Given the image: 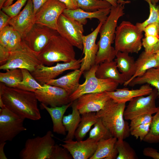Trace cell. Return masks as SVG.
<instances>
[{
  "instance_id": "603a6c76",
  "label": "cell",
  "mask_w": 159,
  "mask_h": 159,
  "mask_svg": "<svg viewBox=\"0 0 159 159\" xmlns=\"http://www.w3.org/2000/svg\"><path fill=\"white\" fill-rule=\"evenodd\" d=\"M95 75L98 78L112 79L120 85L126 82L124 76L119 72L115 60L106 61L98 64Z\"/></svg>"
},
{
  "instance_id": "83f0119b",
  "label": "cell",
  "mask_w": 159,
  "mask_h": 159,
  "mask_svg": "<svg viewBox=\"0 0 159 159\" xmlns=\"http://www.w3.org/2000/svg\"><path fill=\"white\" fill-rule=\"evenodd\" d=\"M77 100L72 102V113L63 117V123L66 131L67 132L64 140H73L75 137V131L81 121V114L77 107Z\"/></svg>"
},
{
  "instance_id": "e575fe53",
  "label": "cell",
  "mask_w": 159,
  "mask_h": 159,
  "mask_svg": "<svg viewBox=\"0 0 159 159\" xmlns=\"http://www.w3.org/2000/svg\"><path fill=\"white\" fill-rule=\"evenodd\" d=\"M112 137L110 132L103 123L101 119L99 118L94 125V127L90 130L88 138L93 139L98 142L102 139H107Z\"/></svg>"
},
{
  "instance_id": "f35d334b",
  "label": "cell",
  "mask_w": 159,
  "mask_h": 159,
  "mask_svg": "<svg viewBox=\"0 0 159 159\" xmlns=\"http://www.w3.org/2000/svg\"><path fill=\"white\" fill-rule=\"evenodd\" d=\"M22 40L20 33L14 29L11 34L6 48L9 52L14 51L21 47Z\"/></svg>"
},
{
  "instance_id": "7bdbcfd3",
  "label": "cell",
  "mask_w": 159,
  "mask_h": 159,
  "mask_svg": "<svg viewBox=\"0 0 159 159\" xmlns=\"http://www.w3.org/2000/svg\"><path fill=\"white\" fill-rule=\"evenodd\" d=\"M14 30L13 27L8 24L0 30V45L6 47Z\"/></svg>"
},
{
  "instance_id": "1f68e13d",
  "label": "cell",
  "mask_w": 159,
  "mask_h": 159,
  "mask_svg": "<svg viewBox=\"0 0 159 159\" xmlns=\"http://www.w3.org/2000/svg\"><path fill=\"white\" fill-rule=\"evenodd\" d=\"M23 78L18 88L34 92L37 90L43 88V85H41L34 77L28 70L21 69Z\"/></svg>"
},
{
  "instance_id": "f907efd6",
  "label": "cell",
  "mask_w": 159,
  "mask_h": 159,
  "mask_svg": "<svg viewBox=\"0 0 159 159\" xmlns=\"http://www.w3.org/2000/svg\"><path fill=\"white\" fill-rule=\"evenodd\" d=\"M33 5L34 12L35 14L38 9L48 0H32Z\"/></svg>"
},
{
  "instance_id": "680465c9",
  "label": "cell",
  "mask_w": 159,
  "mask_h": 159,
  "mask_svg": "<svg viewBox=\"0 0 159 159\" xmlns=\"http://www.w3.org/2000/svg\"><path fill=\"white\" fill-rule=\"evenodd\" d=\"M130 1H124V0H118L117 1V3H129Z\"/></svg>"
},
{
  "instance_id": "74e56055",
  "label": "cell",
  "mask_w": 159,
  "mask_h": 159,
  "mask_svg": "<svg viewBox=\"0 0 159 159\" xmlns=\"http://www.w3.org/2000/svg\"><path fill=\"white\" fill-rule=\"evenodd\" d=\"M28 0H17L14 4L7 7H3L1 10L11 18L17 15L21 11L22 7Z\"/></svg>"
},
{
  "instance_id": "ba28073f",
  "label": "cell",
  "mask_w": 159,
  "mask_h": 159,
  "mask_svg": "<svg viewBox=\"0 0 159 159\" xmlns=\"http://www.w3.org/2000/svg\"><path fill=\"white\" fill-rule=\"evenodd\" d=\"M41 63L37 55L22 40L21 47L10 52L7 60L4 64L0 66V69L6 70L14 69H25L32 72Z\"/></svg>"
},
{
  "instance_id": "9a60e30c",
  "label": "cell",
  "mask_w": 159,
  "mask_h": 159,
  "mask_svg": "<svg viewBox=\"0 0 159 159\" xmlns=\"http://www.w3.org/2000/svg\"><path fill=\"white\" fill-rule=\"evenodd\" d=\"M44 87L34 92L38 100L50 107L60 106L71 102L69 95L63 88L45 84Z\"/></svg>"
},
{
  "instance_id": "f6af8a7d",
  "label": "cell",
  "mask_w": 159,
  "mask_h": 159,
  "mask_svg": "<svg viewBox=\"0 0 159 159\" xmlns=\"http://www.w3.org/2000/svg\"><path fill=\"white\" fill-rule=\"evenodd\" d=\"M145 36H152L159 38V24L153 23L147 25L144 29Z\"/></svg>"
},
{
  "instance_id": "d6986e66",
  "label": "cell",
  "mask_w": 159,
  "mask_h": 159,
  "mask_svg": "<svg viewBox=\"0 0 159 159\" xmlns=\"http://www.w3.org/2000/svg\"><path fill=\"white\" fill-rule=\"evenodd\" d=\"M60 145L66 148L74 159H90L95 153L98 142L87 138L85 140H64Z\"/></svg>"
},
{
  "instance_id": "bcb514c9",
  "label": "cell",
  "mask_w": 159,
  "mask_h": 159,
  "mask_svg": "<svg viewBox=\"0 0 159 159\" xmlns=\"http://www.w3.org/2000/svg\"><path fill=\"white\" fill-rule=\"evenodd\" d=\"M143 154L145 156L154 159H159V153L155 149L151 147H146L143 150Z\"/></svg>"
},
{
  "instance_id": "ab89813d",
  "label": "cell",
  "mask_w": 159,
  "mask_h": 159,
  "mask_svg": "<svg viewBox=\"0 0 159 159\" xmlns=\"http://www.w3.org/2000/svg\"><path fill=\"white\" fill-rule=\"evenodd\" d=\"M72 159V156L66 148L55 144L52 148L50 159Z\"/></svg>"
},
{
  "instance_id": "8d00e7d4",
  "label": "cell",
  "mask_w": 159,
  "mask_h": 159,
  "mask_svg": "<svg viewBox=\"0 0 159 159\" xmlns=\"http://www.w3.org/2000/svg\"><path fill=\"white\" fill-rule=\"evenodd\" d=\"M149 5L150 14L148 18L142 23H137L136 25L143 32L144 28L148 24L153 23L159 24V5L153 4L150 0H144Z\"/></svg>"
},
{
  "instance_id": "9c48e42d",
  "label": "cell",
  "mask_w": 159,
  "mask_h": 159,
  "mask_svg": "<svg viewBox=\"0 0 159 159\" xmlns=\"http://www.w3.org/2000/svg\"><path fill=\"white\" fill-rule=\"evenodd\" d=\"M159 95L157 90L155 88L146 97L140 96L132 99L125 109V119L131 120L140 116L155 113L158 109L155 101Z\"/></svg>"
},
{
  "instance_id": "d4e9b609",
  "label": "cell",
  "mask_w": 159,
  "mask_h": 159,
  "mask_svg": "<svg viewBox=\"0 0 159 159\" xmlns=\"http://www.w3.org/2000/svg\"><path fill=\"white\" fill-rule=\"evenodd\" d=\"M117 140L116 138L112 137L99 141L95 153L89 159H116L118 154L115 147Z\"/></svg>"
},
{
  "instance_id": "60d3db41",
  "label": "cell",
  "mask_w": 159,
  "mask_h": 159,
  "mask_svg": "<svg viewBox=\"0 0 159 159\" xmlns=\"http://www.w3.org/2000/svg\"><path fill=\"white\" fill-rule=\"evenodd\" d=\"M150 123L139 125L130 128V134L136 139L139 138L140 140H143L149 131Z\"/></svg>"
},
{
  "instance_id": "4fadbf2b",
  "label": "cell",
  "mask_w": 159,
  "mask_h": 159,
  "mask_svg": "<svg viewBox=\"0 0 159 159\" xmlns=\"http://www.w3.org/2000/svg\"><path fill=\"white\" fill-rule=\"evenodd\" d=\"M82 61V58L67 63H57L55 66H52L41 63L31 73L36 80L43 85L66 70L80 69Z\"/></svg>"
},
{
  "instance_id": "ffe728a7",
  "label": "cell",
  "mask_w": 159,
  "mask_h": 159,
  "mask_svg": "<svg viewBox=\"0 0 159 159\" xmlns=\"http://www.w3.org/2000/svg\"><path fill=\"white\" fill-rule=\"evenodd\" d=\"M110 9L107 8L94 11H86L80 8L73 10L66 9L63 13L68 17L77 21L83 25L87 24V19H97L100 22L103 24L110 13Z\"/></svg>"
},
{
  "instance_id": "cb8c5ba5",
  "label": "cell",
  "mask_w": 159,
  "mask_h": 159,
  "mask_svg": "<svg viewBox=\"0 0 159 159\" xmlns=\"http://www.w3.org/2000/svg\"><path fill=\"white\" fill-rule=\"evenodd\" d=\"M72 102L60 106L49 107L41 103L42 108L45 109L49 114L53 123V131L54 132L64 135H66V131L63 123L64 114Z\"/></svg>"
},
{
  "instance_id": "f546056e",
  "label": "cell",
  "mask_w": 159,
  "mask_h": 159,
  "mask_svg": "<svg viewBox=\"0 0 159 159\" xmlns=\"http://www.w3.org/2000/svg\"><path fill=\"white\" fill-rule=\"evenodd\" d=\"M145 84L150 85L156 89L159 94V70L153 68L141 76L134 78L128 84L131 87Z\"/></svg>"
},
{
  "instance_id": "b9f144b4",
  "label": "cell",
  "mask_w": 159,
  "mask_h": 159,
  "mask_svg": "<svg viewBox=\"0 0 159 159\" xmlns=\"http://www.w3.org/2000/svg\"><path fill=\"white\" fill-rule=\"evenodd\" d=\"M159 38L152 36H147L142 39V46L145 51L148 54H152L154 47L158 42Z\"/></svg>"
},
{
  "instance_id": "c3c4849f",
  "label": "cell",
  "mask_w": 159,
  "mask_h": 159,
  "mask_svg": "<svg viewBox=\"0 0 159 159\" xmlns=\"http://www.w3.org/2000/svg\"><path fill=\"white\" fill-rule=\"evenodd\" d=\"M11 17L3 11H0V30L8 25V22Z\"/></svg>"
},
{
  "instance_id": "681fc988",
  "label": "cell",
  "mask_w": 159,
  "mask_h": 159,
  "mask_svg": "<svg viewBox=\"0 0 159 159\" xmlns=\"http://www.w3.org/2000/svg\"><path fill=\"white\" fill-rule=\"evenodd\" d=\"M64 3L69 9H75L79 8L77 0H58Z\"/></svg>"
},
{
  "instance_id": "f5cc1de1",
  "label": "cell",
  "mask_w": 159,
  "mask_h": 159,
  "mask_svg": "<svg viewBox=\"0 0 159 159\" xmlns=\"http://www.w3.org/2000/svg\"><path fill=\"white\" fill-rule=\"evenodd\" d=\"M158 52H159V38L158 42L154 47L153 51V53H155Z\"/></svg>"
},
{
  "instance_id": "db71d44e",
  "label": "cell",
  "mask_w": 159,
  "mask_h": 159,
  "mask_svg": "<svg viewBox=\"0 0 159 159\" xmlns=\"http://www.w3.org/2000/svg\"><path fill=\"white\" fill-rule=\"evenodd\" d=\"M109 2L112 6H115L117 4L118 0H105Z\"/></svg>"
},
{
  "instance_id": "d6a6232c",
  "label": "cell",
  "mask_w": 159,
  "mask_h": 159,
  "mask_svg": "<svg viewBox=\"0 0 159 159\" xmlns=\"http://www.w3.org/2000/svg\"><path fill=\"white\" fill-rule=\"evenodd\" d=\"M77 1L79 8L88 11L110 8L112 6L105 0H77Z\"/></svg>"
},
{
  "instance_id": "7c38bea8",
  "label": "cell",
  "mask_w": 159,
  "mask_h": 159,
  "mask_svg": "<svg viewBox=\"0 0 159 159\" xmlns=\"http://www.w3.org/2000/svg\"><path fill=\"white\" fill-rule=\"evenodd\" d=\"M66 9V6L58 0H48L35 14V23L57 30L59 17Z\"/></svg>"
},
{
  "instance_id": "7402d4cb",
  "label": "cell",
  "mask_w": 159,
  "mask_h": 159,
  "mask_svg": "<svg viewBox=\"0 0 159 159\" xmlns=\"http://www.w3.org/2000/svg\"><path fill=\"white\" fill-rule=\"evenodd\" d=\"M83 73L80 69L74 70L58 78L51 80L46 84L60 87L70 95L78 87L80 79Z\"/></svg>"
},
{
  "instance_id": "44dd1931",
  "label": "cell",
  "mask_w": 159,
  "mask_h": 159,
  "mask_svg": "<svg viewBox=\"0 0 159 159\" xmlns=\"http://www.w3.org/2000/svg\"><path fill=\"white\" fill-rule=\"evenodd\" d=\"M153 89L150 85L145 84L138 89L129 90L127 89H117L112 92H106L110 98L118 103H126L133 98L140 96L150 94Z\"/></svg>"
},
{
  "instance_id": "4316f807",
  "label": "cell",
  "mask_w": 159,
  "mask_h": 159,
  "mask_svg": "<svg viewBox=\"0 0 159 159\" xmlns=\"http://www.w3.org/2000/svg\"><path fill=\"white\" fill-rule=\"evenodd\" d=\"M129 54L118 52L115 59L119 71L124 76L126 81L132 77L135 71V61Z\"/></svg>"
},
{
  "instance_id": "52a82bcc",
  "label": "cell",
  "mask_w": 159,
  "mask_h": 159,
  "mask_svg": "<svg viewBox=\"0 0 159 159\" xmlns=\"http://www.w3.org/2000/svg\"><path fill=\"white\" fill-rule=\"evenodd\" d=\"M55 145L53 135L48 131L42 136L27 139L19 153L21 159H50L52 149Z\"/></svg>"
},
{
  "instance_id": "8fae6325",
  "label": "cell",
  "mask_w": 159,
  "mask_h": 159,
  "mask_svg": "<svg viewBox=\"0 0 159 159\" xmlns=\"http://www.w3.org/2000/svg\"><path fill=\"white\" fill-rule=\"evenodd\" d=\"M57 31L60 35L67 40L73 46L83 50L82 37L84 30L82 24L68 17L63 13L58 19Z\"/></svg>"
},
{
  "instance_id": "5b68a950",
  "label": "cell",
  "mask_w": 159,
  "mask_h": 159,
  "mask_svg": "<svg viewBox=\"0 0 159 159\" xmlns=\"http://www.w3.org/2000/svg\"><path fill=\"white\" fill-rule=\"evenodd\" d=\"M143 31L128 21H123L117 27L114 40L116 52L138 53L142 46Z\"/></svg>"
},
{
  "instance_id": "30bf717a",
  "label": "cell",
  "mask_w": 159,
  "mask_h": 159,
  "mask_svg": "<svg viewBox=\"0 0 159 159\" xmlns=\"http://www.w3.org/2000/svg\"><path fill=\"white\" fill-rule=\"evenodd\" d=\"M25 119L6 107L0 109V143L11 141L26 129L24 125Z\"/></svg>"
},
{
  "instance_id": "ee69618b",
  "label": "cell",
  "mask_w": 159,
  "mask_h": 159,
  "mask_svg": "<svg viewBox=\"0 0 159 159\" xmlns=\"http://www.w3.org/2000/svg\"><path fill=\"white\" fill-rule=\"evenodd\" d=\"M152 114H147L139 116L131 120L129 125L130 128L138 125L150 123L152 117Z\"/></svg>"
},
{
  "instance_id": "e0dca14e",
  "label": "cell",
  "mask_w": 159,
  "mask_h": 159,
  "mask_svg": "<svg viewBox=\"0 0 159 159\" xmlns=\"http://www.w3.org/2000/svg\"><path fill=\"white\" fill-rule=\"evenodd\" d=\"M35 15L32 0H28L23 10L15 16L11 18L8 24L18 32L22 39L35 24Z\"/></svg>"
},
{
  "instance_id": "7a4b0ae2",
  "label": "cell",
  "mask_w": 159,
  "mask_h": 159,
  "mask_svg": "<svg viewBox=\"0 0 159 159\" xmlns=\"http://www.w3.org/2000/svg\"><path fill=\"white\" fill-rule=\"evenodd\" d=\"M125 4L120 3L115 6H112L107 19L100 28V39L97 43L99 48L95 60L96 64L106 61H112L115 57L117 52L112 44L114 42L117 21L125 14Z\"/></svg>"
},
{
  "instance_id": "484cf974",
  "label": "cell",
  "mask_w": 159,
  "mask_h": 159,
  "mask_svg": "<svg viewBox=\"0 0 159 159\" xmlns=\"http://www.w3.org/2000/svg\"><path fill=\"white\" fill-rule=\"evenodd\" d=\"M158 64L155 53L148 54L145 51L143 52L135 61V71L132 77L123 84L124 86L134 78L141 76L149 69L156 68Z\"/></svg>"
},
{
  "instance_id": "d590c367",
  "label": "cell",
  "mask_w": 159,
  "mask_h": 159,
  "mask_svg": "<svg viewBox=\"0 0 159 159\" xmlns=\"http://www.w3.org/2000/svg\"><path fill=\"white\" fill-rule=\"evenodd\" d=\"M155 114L152 116L149 131L143 141L152 143L159 142V106Z\"/></svg>"
},
{
  "instance_id": "91938a15",
  "label": "cell",
  "mask_w": 159,
  "mask_h": 159,
  "mask_svg": "<svg viewBox=\"0 0 159 159\" xmlns=\"http://www.w3.org/2000/svg\"><path fill=\"white\" fill-rule=\"evenodd\" d=\"M152 3L153 4H156L159 1V0H150Z\"/></svg>"
},
{
  "instance_id": "816d5d0a",
  "label": "cell",
  "mask_w": 159,
  "mask_h": 159,
  "mask_svg": "<svg viewBox=\"0 0 159 159\" xmlns=\"http://www.w3.org/2000/svg\"><path fill=\"white\" fill-rule=\"evenodd\" d=\"M6 142L0 143V159H7L6 157L4 151V148L6 144Z\"/></svg>"
},
{
  "instance_id": "3957f363",
  "label": "cell",
  "mask_w": 159,
  "mask_h": 159,
  "mask_svg": "<svg viewBox=\"0 0 159 159\" xmlns=\"http://www.w3.org/2000/svg\"><path fill=\"white\" fill-rule=\"evenodd\" d=\"M125 103L117 102L111 99L96 113L112 136L118 140H124L130 134L129 125L124 117Z\"/></svg>"
},
{
  "instance_id": "836d02e7",
  "label": "cell",
  "mask_w": 159,
  "mask_h": 159,
  "mask_svg": "<svg viewBox=\"0 0 159 159\" xmlns=\"http://www.w3.org/2000/svg\"><path fill=\"white\" fill-rule=\"evenodd\" d=\"M115 147L118 153L117 159H138L134 149L124 140L117 139Z\"/></svg>"
},
{
  "instance_id": "277c9868",
  "label": "cell",
  "mask_w": 159,
  "mask_h": 159,
  "mask_svg": "<svg viewBox=\"0 0 159 159\" xmlns=\"http://www.w3.org/2000/svg\"><path fill=\"white\" fill-rule=\"evenodd\" d=\"M73 46L59 34L54 35L37 55L43 64L50 66L54 63H67L76 59Z\"/></svg>"
},
{
  "instance_id": "4dcf8cb0",
  "label": "cell",
  "mask_w": 159,
  "mask_h": 159,
  "mask_svg": "<svg viewBox=\"0 0 159 159\" xmlns=\"http://www.w3.org/2000/svg\"><path fill=\"white\" fill-rule=\"evenodd\" d=\"M21 69H8L5 72L0 73V81L7 87L18 88L22 81Z\"/></svg>"
},
{
  "instance_id": "6f0895ef",
  "label": "cell",
  "mask_w": 159,
  "mask_h": 159,
  "mask_svg": "<svg viewBox=\"0 0 159 159\" xmlns=\"http://www.w3.org/2000/svg\"><path fill=\"white\" fill-rule=\"evenodd\" d=\"M7 0H0V10L3 7L4 4Z\"/></svg>"
},
{
  "instance_id": "7dc6e473",
  "label": "cell",
  "mask_w": 159,
  "mask_h": 159,
  "mask_svg": "<svg viewBox=\"0 0 159 159\" xmlns=\"http://www.w3.org/2000/svg\"><path fill=\"white\" fill-rule=\"evenodd\" d=\"M9 52L6 47L0 45V66L4 64L7 60L10 55Z\"/></svg>"
},
{
  "instance_id": "9f6ffc18",
  "label": "cell",
  "mask_w": 159,
  "mask_h": 159,
  "mask_svg": "<svg viewBox=\"0 0 159 159\" xmlns=\"http://www.w3.org/2000/svg\"><path fill=\"white\" fill-rule=\"evenodd\" d=\"M156 59L158 61V64L156 68L159 70V52L155 53Z\"/></svg>"
},
{
  "instance_id": "ac0fdd59",
  "label": "cell",
  "mask_w": 159,
  "mask_h": 159,
  "mask_svg": "<svg viewBox=\"0 0 159 159\" xmlns=\"http://www.w3.org/2000/svg\"><path fill=\"white\" fill-rule=\"evenodd\" d=\"M110 99L106 92L85 94L77 99V107L81 115L97 112L103 109Z\"/></svg>"
},
{
  "instance_id": "2e32d148",
  "label": "cell",
  "mask_w": 159,
  "mask_h": 159,
  "mask_svg": "<svg viewBox=\"0 0 159 159\" xmlns=\"http://www.w3.org/2000/svg\"><path fill=\"white\" fill-rule=\"evenodd\" d=\"M102 23L100 22L96 29L91 33L82 37L83 54L80 70L83 73L89 70L95 64V60L99 47L96 41Z\"/></svg>"
},
{
  "instance_id": "11a10c76",
  "label": "cell",
  "mask_w": 159,
  "mask_h": 159,
  "mask_svg": "<svg viewBox=\"0 0 159 159\" xmlns=\"http://www.w3.org/2000/svg\"><path fill=\"white\" fill-rule=\"evenodd\" d=\"M14 0H7L4 4L3 7H7L10 5L13 4Z\"/></svg>"
},
{
  "instance_id": "8992f818",
  "label": "cell",
  "mask_w": 159,
  "mask_h": 159,
  "mask_svg": "<svg viewBox=\"0 0 159 159\" xmlns=\"http://www.w3.org/2000/svg\"><path fill=\"white\" fill-rule=\"evenodd\" d=\"M98 65L95 64L89 70L84 72L85 81L83 84H80L76 90L69 95L71 102L85 94L112 92L117 89L119 84L116 81L110 79L98 78L96 76Z\"/></svg>"
},
{
  "instance_id": "5bb4252c",
  "label": "cell",
  "mask_w": 159,
  "mask_h": 159,
  "mask_svg": "<svg viewBox=\"0 0 159 159\" xmlns=\"http://www.w3.org/2000/svg\"><path fill=\"white\" fill-rule=\"evenodd\" d=\"M57 31L47 26L35 23L22 39L37 55L41 52Z\"/></svg>"
},
{
  "instance_id": "f1b7e54d",
  "label": "cell",
  "mask_w": 159,
  "mask_h": 159,
  "mask_svg": "<svg viewBox=\"0 0 159 159\" xmlns=\"http://www.w3.org/2000/svg\"><path fill=\"white\" fill-rule=\"evenodd\" d=\"M81 115V121L74 135L77 141L83 140L92 126L94 125L99 118L95 112L86 113Z\"/></svg>"
},
{
  "instance_id": "6da1fadb",
  "label": "cell",
  "mask_w": 159,
  "mask_h": 159,
  "mask_svg": "<svg viewBox=\"0 0 159 159\" xmlns=\"http://www.w3.org/2000/svg\"><path fill=\"white\" fill-rule=\"evenodd\" d=\"M0 98L5 107L21 118L38 120L41 118L34 92L0 85Z\"/></svg>"
}]
</instances>
